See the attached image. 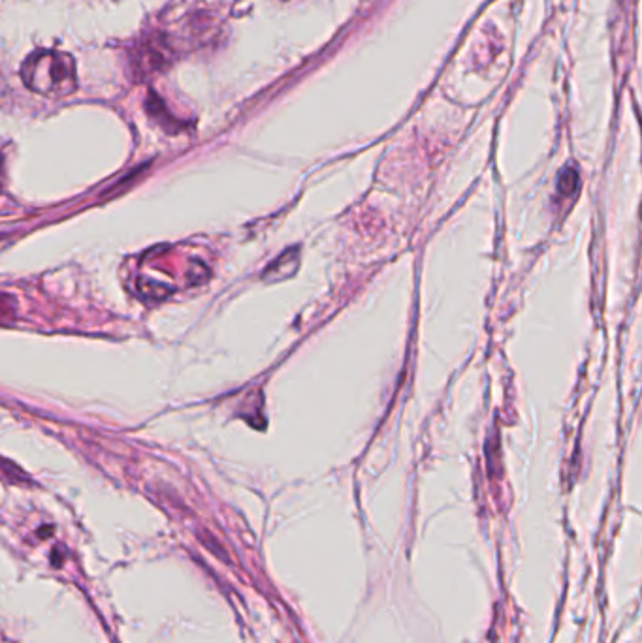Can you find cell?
Listing matches in <instances>:
<instances>
[{
  "mask_svg": "<svg viewBox=\"0 0 642 643\" xmlns=\"http://www.w3.org/2000/svg\"><path fill=\"white\" fill-rule=\"evenodd\" d=\"M25 85L48 98H63L74 93L78 78L74 59L61 51H36L21 68Z\"/></svg>",
  "mask_w": 642,
  "mask_h": 643,
  "instance_id": "6da1fadb",
  "label": "cell"
},
{
  "mask_svg": "<svg viewBox=\"0 0 642 643\" xmlns=\"http://www.w3.org/2000/svg\"><path fill=\"white\" fill-rule=\"evenodd\" d=\"M578 190V173L573 168H565L558 179V192L562 196H573Z\"/></svg>",
  "mask_w": 642,
  "mask_h": 643,
  "instance_id": "7a4b0ae2",
  "label": "cell"
}]
</instances>
